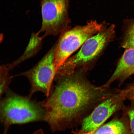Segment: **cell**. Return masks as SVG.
<instances>
[{"label": "cell", "instance_id": "cell-1", "mask_svg": "<svg viewBox=\"0 0 134 134\" xmlns=\"http://www.w3.org/2000/svg\"><path fill=\"white\" fill-rule=\"evenodd\" d=\"M86 74L76 72L56 75V84L49 96L40 102L44 108V121L53 133L73 129L96 107L113 93L114 89L94 85Z\"/></svg>", "mask_w": 134, "mask_h": 134}, {"label": "cell", "instance_id": "cell-2", "mask_svg": "<svg viewBox=\"0 0 134 134\" xmlns=\"http://www.w3.org/2000/svg\"><path fill=\"white\" fill-rule=\"evenodd\" d=\"M98 32L85 42L76 53L72 55L58 69L56 75L80 72L86 74L92 69L107 47L115 38V26L105 22Z\"/></svg>", "mask_w": 134, "mask_h": 134}, {"label": "cell", "instance_id": "cell-3", "mask_svg": "<svg viewBox=\"0 0 134 134\" xmlns=\"http://www.w3.org/2000/svg\"><path fill=\"white\" fill-rule=\"evenodd\" d=\"M6 92L5 97L0 101V120L4 127L44 121L46 111L40 102L12 92Z\"/></svg>", "mask_w": 134, "mask_h": 134}, {"label": "cell", "instance_id": "cell-4", "mask_svg": "<svg viewBox=\"0 0 134 134\" xmlns=\"http://www.w3.org/2000/svg\"><path fill=\"white\" fill-rule=\"evenodd\" d=\"M103 24V23H98L96 20H91L85 26H76L60 34L56 43L55 56L54 64L57 71L87 40L101 29Z\"/></svg>", "mask_w": 134, "mask_h": 134}, {"label": "cell", "instance_id": "cell-5", "mask_svg": "<svg viewBox=\"0 0 134 134\" xmlns=\"http://www.w3.org/2000/svg\"><path fill=\"white\" fill-rule=\"evenodd\" d=\"M70 0H41L42 25L37 34L43 39L56 36L70 29L68 16Z\"/></svg>", "mask_w": 134, "mask_h": 134}, {"label": "cell", "instance_id": "cell-6", "mask_svg": "<svg viewBox=\"0 0 134 134\" xmlns=\"http://www.w3.org/2000/svg\"><path fill=\"white\" fill-rule=\"evenodd\" d=\"M56 43H55L37 64L28 71L16 75L26 77L31 85L27 97L31 99L36 92H41L47 97L52 90L57 70L54 64Z\"/></svg>", "mask_w": 134, "mask_h": 134}, {"label": "cell", "instance_id": "cell-7", "mask_svg": "<svg viewBox=\"0 0 134 134\" xmlns=\"http://www.w3.org/2000/svg\"><path fill=\"white\" fill-rule=\"evenodd\" d=\"M125 100L123 90L115 89L113 93L84 120L80 129L72 131L73 134L88 133L96 130L114 114L122 110Z\"/></svg>", "mask_w": 134, "mask_h": 134}, {"label": "cell", "instance_id": "cell-8", "mask_svg": "<svg viewBox=\"0 0 134 134\" xmlns=\"http://www.w3.org/2000/svg\"><path fill=\"white\" fill-rule=\"evenodd\" d=\"M134 74V48L125 49L117 63L113 74L103 86L110 88L114 82L121 86L126 80Z\"/></svg>", "mask_w": 134, "mask_h": 134}, {"label": "cell", "instance_id": "cell-9", "mask_svg": "<svg viewBox=\"0 0 134 134\" xmlns=\"http://www.w3.org/2000/svg\"><path fill=\"white\" fill-rule=\"evenodd\" d=\"M83 134H132L128 115L122 113L93 132Z\"/></svg>", "mask_w": 134, "mask_h": 134}, {"label": "cell", "instance_id": "cell-10", "mask_svg": "<svg viewBox=\"0 0 134 134\" xmlns=\"http://www.w3.org/2000/svg\"><path fill=\"white\" fill-rule=\"evenodd\" d=\"M43 38L37 33H33L24 53L18 59L7 65L10 70L26 60L35 56L41 50Z\"/></svg>", "mask_w": 134, "mask_h": 134}, {"label": "cell", "instance_id": "cell-11", "mask_svg": "<svg viewBox=\"0 0 134 134\" xmlns=\"http://www.w3.org/2000/svg\"><path fill=\"white\" fill-rule=\"evenodd\" d=\"M10 71L7 65L0 66V101L2 96L7 91L11 82L12 77L9 75Z\"/></svg>", "mask_w": 134, "mask_h": 134}, {"label": "cell", "instance_id": "cell-12", "mask_svg": "<svg viewBox=\"0 0 134 134\" xmlns=\"http://www.w3.org/2000/svg\"><path fill=\"white\" fill-rule=\"evenodd\" d=\"M121 46L125 49L134 48V23L127 30L121 42Z\"/></svg>", "mask_w": 134, "mask_h": 134}, {"label": "cell", "instance_id": "cell-13", "mask_svg": "<svg viewBox=\"0 0 134 134\" xmlns=\"http://www.w3.org/2000/svg\"><path fill=\"white\" fill-rule=\"evenodd\" d=\"M125 108L129 119L132 134H134V103H131L130 106H125Z\"/></svg>", "mask_w": 134, "mask_h": 134}, {"label": "cell", "instance_id": "cell-14", "mask_svg": "<svg viewBox=\"0 0 134 134\" xmlns=\"http://www.w3.org/2000/svg\"><path fill=\"white\" fill-rule=\"evenodd\" d=\"M123 90L126 100L134 103V82L128 85Z\"/></svg>", "mask_w": 134, "mask_h": 134}, {"label": "cell", "instance_id": "cell-15", "mask_svg": "<svg viewBox=\"0 0 134 134\" xmlns=\"http://www.w3.org/2000/svg\"><path fill=\"white\" fill-rule=\"evenodd\" d=\"M44 134L43 131L41 129H40L34 132L32 134Z\"/></svg>", "mask_w": 134, "mask_h": 134}, {"label": "cell", "instance_id": "cell-16", "mask_svg": "<svg viewBox=\"0 0 134 134\" xmlns=\"http://www.w3.org/2000/svg\"><path fill=\"white\" fill-rule=\"evenodd\" d=\"M3 39H4V35L3 34L0 32V44L2 42Z\"/></svg>", "mask_w": 134, "mask_h": 134}, {"label": "cell", "instance_id": "cell-17", "mask_svg": "<svg viewBox=\"0 0 134 134\" xmlns=\"http://www.w3.org/2000/svg\"><path fill=\"white\" fill-rule=\"evenodd\" d=\"M9 128V127H4V132L3 134H7V133L8 131Z\"/></svg>", "mask_w": 134, "mask_h": 134}, {"label": "cell", "instance_id": "cell-18", "mask_svg": "<svg viewBox=\"0 0 134 134\" xmlns=\"http://www.w3.org/2000/svg\"><path fill=\"white\" fill-rule=\"evenodd\" d=\"M122 113H125L127 115L126 111H125V110H122Z\"/></svg>", "mask_w": 134, "mask_h": 134}, {"label": "cell", "instance_id": "cell-19", "mask_svg": "<svg viewBox=\"0 0 134 134\" xmlns=\"http://www.w3.org/2000/svg\"><path fill=\"white\" fill-rule=\"evenodd\" d=\"M122 110H125H125H124V109L122 110Z\"/></svg>", "mask_w": 134, "mask_h": 134}]
</instances>
